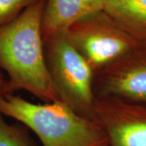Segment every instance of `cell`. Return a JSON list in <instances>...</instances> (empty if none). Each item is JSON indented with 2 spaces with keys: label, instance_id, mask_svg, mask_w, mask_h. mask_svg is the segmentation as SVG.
Returning <instances> with one entry per match:
<instances>
[{
  "label": "cell",
  "instance_id": "6da1fadb",
  "mask_svg": "<svg viewBox=\"0 0 146 146\" xmlns=\"http://www.w3.org/2000/svg\"><path fill=\"white\" fill-rule=\"evenodd\" d=\"M46 0H36L0 28V70L15 90L24 89L45 102L59 101L47 71L42 20Z\"/></svg>",
  "mask_w": 146,
  "mask_h": 146
},
{
  "label": "cell",
  "instance_id": "7a4b0ae2",
  "mask_svg": "<svg viewBox=\"0 0 146 146\" xmlns=\"http://www.w3.org/2000/svg\"><path fill=\"white\" fill-rule=\"evenodd\" d=\"M0 113L30 128L43 146H109L104 131L60 101L35 104L13 94L0 96Z\"/></svg>",
  "mask_w": 146,
  "mask_h": 146
},
{
  "label": "cell",
  "instance_id": "3957f363",
  "mask_svg": "<svg viewBox=\"0 0 146 146\" xmlns=\"http://www.w3.org/2000/svg\"><path fill=\"white\" fill-rule=\"evenodd\" d=\"M44 48L47 71L59 101L93 120L94 70L69 43L65 33L48 39Z\"/></svg>",
  "mask_w": 146,
  "mask_h": 146
},
{
  "label": "cell",
  "instance_id": "277c9868",
  "mask_svg": "<svg viewBox=\"0 0 146 146\" xmlns=\"http://www.w3.org/2000/svg\"><path fill=\"white\" fill-rule=\"evenodd\" d=\"M65 36L94 73L140 46L104 9L74 23L65 32Z\"/></svg>",
  "mask_w": 146,
  "mask_h": 146
},
{
  "label": "cell",
  "instance_id": "5b68a950",
  "mask_svg": "<svg viewBox=\"0 0 146 146\" xmlns=\"http://www.w3.org/2000/svg\"><path fill=\"white\" fill-rule=\"evenodd\" d=\"M96 97H110L146 104V48L124 53L95 73Z\"/></svg>",
  "mask_w": 146,
  "mask_h": 146
},
{
  "label": "cell",
  "instance_id": "8992f818",
  "mask_svg": "<svg viewBox=\"0 0 146 146\" xmlns=\"http://www.w3.org/2000/svg\"><path fill=\"white\" fill-rule=\"evenodd\" d=\"M93 120L104 131L109 146H146V104L96 97Z\"/></svg>",
  "mask_w": 146,
  "mask_h": 146
},
{
  "label": "cell",
  "instance_id": "52a82bcc",
  "mask_svg": "<svg viewBox=\"0 0 146 146\" xmlns=\"http://www.w3.org/2000/svg\"><path fill=\"white\" fill-rule=\"evenodd\" d=\"M106 0H46L42 14L44 42L64 33L84 17L104 9Z\"/></svg>",
  "mask_w": 146,
  "mask_h": 146
},
{
  "label": "cell",
  "instance_id": "ba28073f",
  "mask_svg": "<svg viewBox=\"0 0 146 146\" xmlns=\"http://www.w3.org/2000/svg\"><path fill=\"white\" fill-rule=\"evenodd\" d=\"M104 11L140 46L146 48V0H106Z\"/></svg>",
  "mask_w": 146,
  "mask_h": 146
},
{
  "label": "cell",
  "instance_id": "9c48e42d",
  "mask_svg": "<svg viewBox=\"0 0 146 146\" xmlns=\"http://www.w3.org/2000/svg\"><path fill=\"white\" fill-rule=\"evenodd\" d=\"M0 146H31L19 127L9 124L0 113Z\"/></svg>",
  "mask_w": 146,
  "mask_h": 146
},
{
  "label": "cell",
  "instance_id": "30bf717a",
  "mask_svg": "<svg viewBox=\"0 0 146 146\" xmlns=\"http://www.w3.org/2000/svg\"><path fill=\"white\" fill-rule=\"evenodd\" d=\"M36 0H0V28L7 25Z\"/></svg>",
  "mask_w": 146,
  "mask_h": 146
},
{
  "label": "cell",
  "instance_id": "8fae6325",
  "mask_svg": "<svg viewBox=\"0 0 146 146\" xmlns=\"http://www.w3.org/2000/svg\"><path fill=\"white\" fill-rule=\"evenodd\" d=\"M16 90L13 88L8 78L4 76L0 70V96L5 97L11 95Z\"/></svg>",
  "mask_w": 146,
  "mask_h": 146
},
{
  "label": "cell",
  "instance_id": "7c38bea8",
  "mask_svg": "<svg viewBox=\"0 0 146 146\" xmlns=\"http://www.w3.org/2000/svg\"><path fill=\"white\" fill-rule=\"evenodd\" d=\"M112 1H115V0H112Z\"/></svg>",
  "mask_w": 146,
  "mask_h": 146
}]
</instances>
